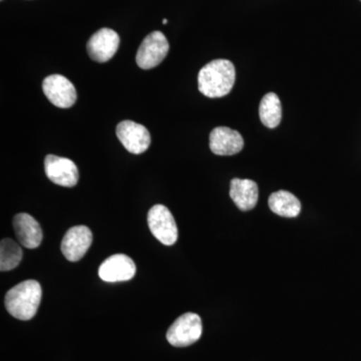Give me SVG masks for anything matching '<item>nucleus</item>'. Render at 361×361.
Masks as SVG:
<instances>
[{"label":"nucleus","instance_id":"1","mask_svg":"<svg viewBox=\"0 0 361 361\" xmlns=\"http://www.w3.org/2000/svg\"><path fill=\"white\" fill-rule=\"evenodd\" d=\"M236 71L231 61L215 59L207 63L198 75L199 90L208 97L227 96L234 87Z\"/></svg>","mask_w":361,"mask_h":361},{"label":"nucleus","instance_id":"2","mask_svg":"<svg viewBox=\"0 0 361 361\" xmlns=\"http://www.w3.org/2000/svg\"><path fill=\"white\" fill-rule=\"evenodd\" d=\"M42 289L35 280H25L13 287L6 295V310L16 319L30 320L37 314Z\"/></svg>","mask_w":361,"mask_h":361},{"label":"nucleus","instance_id":"3","mask_svg":"<svg viewBox=\"0 0 361 361\" xmlns=\"http://www.w3.org/2000/svg\"><path fill=\"white\" fill-rule=\"evenodd\" d=\"M203 325L200 316L188 312L180 315L171 325L167 332V341L176 348H186L200 339Z\"/></svg>","mask_w":361,"mask_h":361},{"label":"nucleus","instance_id":"4","mask_svg":"<svg viewBox=\"0 0 361 361\" xmlns=\"http://www.w3.org/2000/svg\"><path fill=\"white\" fill-rule=\"evenodd\" d=\"M169 49L170 45L163 32L149 33L148 37L142 40L137 49V56H135L137 65L142 70L156 68L167 56Z\"/></svg>","mask_w":361,"mask_h":361},{"label":"nucleus","instance_id":"5","mask_svg":"<svg viewBox=\"0 0 361 361\" xmlns=\"http://www.w3.org/2000/svg\"><path fill=\"white\" fill-rule=\"evenodd\" d=\"M148 224L152 234L164 245L172 246L177 242V224L167 207H152L148 213Z\"/></svg>","mask_w":361,"mask_h":361},{"label":"nucleus","instance_id":"6","mask_svg":"<svg viewBox=\"0 0 361 361\" xmlns=\"http://www.w3.org/2000/svg\"><path fill=\"white\" fill-rule=\"evenodd\" d=\"M45 97L52 104L61 109H68L77 102V90L70 80L61 75H51L42 82Z\"/></svg>","mask_w":361,"mask_h":361},{"label":"nucleus","instance_id":"7","mask_svg":"<svg viewBox=\"0 0 361 361\" xmlns=\"http://www.w3.org/2000/svg\"><path fill=\"white\" fill-rule=\"evenodd\" d=\"M116 137L130 153H145L151 145V135L146 127L133 121H123L116 130Z\"/></svg>","mask_w":361,"mask_h":361},{"label":"nucleus","instance_id":"8","mask_svg":"<svg viewBox=\"0 0 361 361\" xmlns=\"http://www.w3.org/2000/svg\"><path fill=\"white\" fill-rule=\"evenodd\" d=\"M44 171L47 178L59 186L71 188L78 184V167L70 159L47 155L44 159Z\"/></svg>","mask_w":361,"mask_h":361},{"label":"nucleus","instance_id":"9","mask_svg":"<svg viewBox=\"0 0 361 361\" xmlns=\"http://www.w3.org/2000/svg\"><path fill=\"white\" fill-rule=\"evenodd\" d=\"M120 45V37L111 28L97 30L87 44L90 58L97 63H106L115 56Z\"/></svg>","mask_w":361,"mask_h":361},{"label":"nucleus","instance_id":"10","mask_svg":"<svg viewBox=\"0 0 361 361\" xmlns=\"http://www.w3.org/2000/svg\"><path fill=\"white\" fill-rule=\"evenodd\" d=\"M92 243V233L87 226H75L66 233L61 242V252L71 262L80 260Z\"/></svg>","mask_w":361,"mask_h":361},{"label":"nucleus","instance_id":"11","mask_svg":"<svg viewBox=\"0 0 361 361\" xmlns=\"http://www.w3.org/2000/svg\"><path fill=\"white\" fill-rule=\"evenodd\" d=\"M135 274V262L125 254L111 256L99 268V276L106 282L129 281Z\"/></svg>","mask_w":361,"mask_h":361},{"label":"nucleus","instance_id":"12","mask_svg":"<svg viewBox=\"0 0 361 361\" xmlns=\"http://www.w3.org/2000/svg\"><path fill=\"white\" fill-rule=\"evenodd\" d=\"M244 147V140L237 130L227 127L215 128L210 134V149L215 155L232 156Z\"/></svg>","mask_w":361,"mask_h":361},{"label":"nucleus","instance_id":"13","mask_svg":"<svg viewBox=\"0 0 361 361\" xmlns=\"http://www.w3.org/2000/svg\"><path fill=\"white\" fill-rule=\"evenodd\" d=\"M13 228L18 241L25 248L35 249L42 243L44 234L39 222L32 216L25 213L14 216Z\"/></svg>","mask_w":361,"mask_h":361},{"label":"nucleus","instance_id":"14","mask_svg":"<svg viewBox=\"0 0 361 361\" xmlns=\"http://www.w3.org/2000/svg\"><path fill=\"white\" fill-rule=\"evenodd\" d=\"M259 190L254 180L233 179L230 188V197L240 210H252L258 202Z\"/></svg>","mask_w":361,"mask_h":361},{"label":"nucleus","instance_id":"15","mask_svg":"<svg viewBox=\"0 0 361 361\" xmlns=\"http://www.w3.org/2000/svg\"><path fill=\"white\" fill-rule=\"evenodd\" d=\"M268 205L273 213L281 217H297L301 211L300 201L288 191H278L271 194Z\"/></svg>","mask_w":361,"mask_h":361},{"label":"nucleus","instance_id":"16","mask_svg":"<svg viewBox=\"0 0 361 361\" xmlns=\"http://www.w3.org/2000/svg\"><path fill=\"white\" fill-rule=\"evenodd\" d=\"M259 116L263 125L270 129H274L279 126L282 118V108L276 94L269 92L265 94L259 106Z\"/></svg>","mask_w":361,"mask_h":361},{"label":"nucleus","instance_id":"17","mask_svg":"<svg viewBox=\"0 0 361 361\" xmlns=\"http://www.w3.org/2000/svg\"><path fill=\"white\" fill-rule=\"evenodd\" d=\"M23 250L13 239H4L0 243V270L11 271L20 265Z\"/></svg>","mask_w":361,"mask_h":361},{"label":"nucleus","instance_id":"18","mask_svg":"<svg viewBox=\"0 0 361 361\" xmlns=\"http://www.w3.org/2000/svg\"><path fill=\"white\" fill-rule=\"evenodd\" d=\"M163 23H164V25H167L168 20H163Z\"/></svg>","mask_w":361,"mask_h":361}]
</instances>
